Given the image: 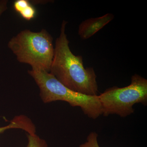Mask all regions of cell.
Returning a JSON list of instances; mask_svg holds the SVG:
<instances>
[{"mask_svg":"<svg viewBox=\"0 0 147 147\" xmlns=\"http://www.w3.org/2000/svg\"><path fill=\"white\" fill-rule=\"evenodd\" d=\"M67 21L63 20L60 34L55 41L53 62L49 73L64 86L74 91L90 96L98 95L96 75L93 67H85L82 56H76L69 48L65 33Z\"/></svg>","mask_w":147,"mask_h":147,"instance_id":"1","label":"cell"},{"mask_svg":"<svg viewBox=\"0 0 147 147\" xmlns=\"http://www.w3.org/2000/svg\"><path fill=\"white\" fill-rule=\"evenodd\" d=\"M7 46L19 62L30 65L32 69L50 71L55 47L53 37L45 29L22 31L9 40Z\"/></svg>","mask_w":147,"mask_h":147,"instance_id":"2","label":"cell"},{"mask_svg":"<svg viewBox=\"0 0 147 147\" xmlns=\"http://www.w3.org/2000/svg\"><path fill=\"white\" fill-rule=\"evenodd\" d=\"M28 72L38 86L40 96L44 103L65 101L72 107H80L85 115L93 119L102 115L98 95H87L74 91L47 71L31 69Z\"/></svg>","mask_w":147,"mask_h":147,"instance_id":"3","label":"cell"},{"mask_svg":"<svg viewBox=\"0 0 147 147\" xmlns=\"http://www.w3.org/2000/svg\"><path fill=\"white\" fill-rule=\"evenodd\" d=\"M98 97L102 115L104 117L117 115L125 117L134 113V104L140 103L147 105V80L138 74H134L128 86L111 87Z\"/></svg>","mask_w":147,"mask_h":147,"instance_id":"4","label":"cell"},{"mask_svg":"<svg viewBox=\"0 0 147 147\" xmlns=\"http://www.w3.org/2000/svg\"><path fill=\"white\" fill-rule=\"evenodd\" d=\"M114 18V15L111 13L96 18H88L79 25L78 34L82 39H88Z\"/></svg>","mask_w":147,"mask_h":147,"instance_id":"5","label":"cell"},{"mask_svg":"<svg viewBox=\"0 0 147 147\" xmlns=\"http://www.w3.org/2000/svg\"><path fill=\"white\" fill-rule=\"evenodd\" d=\"M32 128V124L29 118L24 115L16 116L7 125L0 127V134L11 129H20L28 133L31 131Z\"/></svg>","mask_w":147,"mask_h":147,"instance_id":"6","label":"cell"},{"mask_svg":"<svg viewBox=\"0 0 147 147\" xmlns=\"http://www.w3.org/2000/svg\"><path fill=\"white\" fill-rule=\"evenodd\" d=\"M27 147H48L47 143L36 134H28Z\"/></svg>","mask_w":147,"mask_h":147,"instance_id":"7","label":"cell"},{"mask_svg":"<svg viewBox=\"0 0 147 147\" xmlns=\"http://www.w3.org/2000/svg\"><path fill=\"white\" fill-rule=\"evenodd\" d=\"M98 136L96 132H90L87 137L86 142L80 145L79 147H100L98 142Z\"/></svg>","mask_w":147,"mask_h":147,"instance_id":"8","label":"cell"},{"mask_svg":"<svg viewBox=\"0 0 147 147\" xmlns=\"http://www.w3.org/2000/svg\"><path fill=\"white\" fill-rule=\"evenodd\" d=\"M23 18L30 21L33 19L36 15V10L31 4L19 13Z\"/></svg>","mask_w":147,"mask_h":147,"instance_id":"9","label":"cell"},{"mask_svg":"<svg viewBox=\"0 0 147 147\" xmlns=\"http://www.w3.org/2000/svg\"><path fill=\"white\" fill-rule=\"evenodd\" d=\"M30 4V2L28 0H17L13 3V8L19 13Z\"/></svg>","mask_w":147,"mask_h":147,"instance_id":"10","label":"cell"},{"mask_svg":"<svg viewBox=\"0 0 147 147\" xmlns=\"http://www.w3.org/2000/svg\"><path fill=\"white\" fill-rule=\"evenodd\" d=\"M7 0H0V16L7 9Z\"/></svg>","mask_w":147,"mask_h":147,"instance_id":"11","label":"cell"}]
</instances>
